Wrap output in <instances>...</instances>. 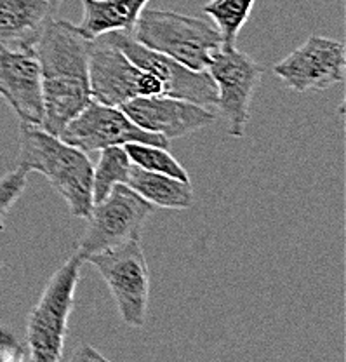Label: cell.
<instances>
[{
  "label": "cell",
  "mask_w": 346,
  "mask_h": 362,
  "mask_svg": "<svg viewBox=\"0 0 346 362\" xmlns=\"http://www.w3.org/2000/svg\"><path fill=\"white\" fill-rule=\"evenodd\" d=\"M91 44L78 26L66 20H52L35 44L42 75V129L59 136L66 124L93 100L89 86Z\"/></svg>",
  "instance_id": "6da1fadb"
},
{
  "label": "cell",
  "mask_w": 346,
  "mask_h": 362,
  "mask_svg": "<svg viewBox=\"0 0 346 362\" xmlns=\"http://www.w3.org/2000/svg\"><path fill=\"white\" fill-rule=\"evenodd\" d=\"M18 168L39 173L66 202L70 214L88 220L93 211V162L42 127L21 124V150Z\"/></svg>",
  "instance_id": "7a4b0ae2"
},
{
  "label": "cell",
  "mask_w": 346,
  "mask_h": 362,
  "mask_svg": "<svg viewBox=\"0 0 346 362\" xmlns=\"http://www.w3.org/2000/svg\"><path fill=\"white\" fill-rule=\"evenodd\" d=\"M133 37L145 47L162 52L195 71L208 70L210 59L221 51V35L202 18L174 11L145 9L133 30Z\"/></svg>",
  "instance_id": "3957f363"
},
{
  "label": "cell",
  "mask_w": 346,
  "mask_h": 362,
  "mask_svg": "<svg viewBox=\"0 0 346 362\" xmlns=\"http://www.w3.org/2000/svg\"><path fill=\"white\" fill-rule=\"evenodd\" d=\"M84 259L75 252L52 274L26 322L28 362H61Z\"/></svg>",
  "instance_id": "277c9868"
},
{
  "label": "cell",
  "mask_w": 346,
  "mask_h": 362,
  "mask_svg": "<svg viewBox=\"0 0 346 362\" xmlns=\"http://www.w3.org/2000/svg\"><path fill=\"white\" fill-rule=\"evenodd\" d=\"M152 213V204L136 192L127 185H115L103 201L93 206L88 228L78 240L77 255L85 262L97 252L139 240Z\"/></svg>",
  "instance_id": "5b68a950"
},
{
  "label": "cell",
  "mask_w": 346,
  "mask_h": 362,
  "mask_svg": "<svg viewBox=\"0 0 346 362\" xmlns=\"http://www.w3.org/2000/svg\"><path fill=\"white\" fill-rule=\"evenodd\" d=\"M85 262L100 272L114 296L120 319L143 327L150 300V269L139 240L89 256Z\"/></svg>",
  "instance_id": "8992f818"
},
{
  "label": "cell",
  "mask_w": 346,
  "mask_h": 362,
  "mask_svg": "<svg viewBox=\"0 0 346 362\" xmlns=\"http://www.w3.org/2000/svg\"><path fill=\"white\" fill-rule=\"evenodd\" d=\"M205 71L216 86V107L227 124L228 134L244 138L251 119V100L265 68L249 54L233 47L217 51Z\"/></svg>",
  "instance_id": "52a82bcc"
},
{
  "label": "cell",
  "mask_w": 346,
  "mask_h": 362,
  "mask_svg": "<svg viewBox=\"0 0 346 362\" xmlns=\"http://www.w3.org/2000/svg\"><path fill=\"white\" fill-rule=\"evenodd\" d=\"M89 86L93 100L117 108L134 98L164 94L160 82L152 74L138 68L105 37H97L91 44Z\"/></svg>",
  "instance_id": "ba28073f"
},
{
  "label": "cell",
  "mask_w": 346,
  "mask_h": 362,
  "mask_svg": "<svg viewBox=\"0 0 346 362\" xmlns=\"http://www.w3.org/2000/svg\"><path fill=\"white\" fill-rule=\"evenodd\" d=\"M103 37L117 45L138 68L152 74L160 82L164 96L179 98L208 108L216 107V86L208 71L190 70L169 56L145 47L133 33L114 32Z\"/></svg>",
  "instance_id": "9c48e42d"
},
{
  "label": "cell",
  "mask_w": 346,
  "mask_h": 362,
  "mask_svg": "<svg viewBox=\"0 0 346 362\" xmlns=\"http://www.w3.org/2000/svg\"><path fill=\"white\" fill-rule=\"evenodd\" d=\"M59 138L82 152H96L127 143H148L169 148V139L138 127L120 108L91 100L84 110L66 124Z\"/></svg>",
  "instance_id": "30bf717a"
},
{
  "label": "cell",
  "mask_w": 346,
  "mask_h": 362,
  "mask_svg": "<svg viewBox=\"0 0 346 362\" xmlns=\"http://www.w3.org/2000/svg\"><path fill=\"white\" fill-rule=\"evenodd\" d=\"M346 51L340 40L311 35L273 66L285 88L296 93L322 90L345 81Z\"/></svg>",
  "instance_id": "8fae6325"
},
{
  "label": "cell",
  "mask_w": 346,
  "mask_h": 362,
  "mask_svg": "<svg viewBox=\"0 0 346 362\" xmlns=\"http://www.w3.org/2000/svg\"><path fill=\"white\" fill-rule=\"evenodd\" d=\"M120 110L143 131L164 136L169 141L213 126L217 119L216 112L208 107L164 94L134 98Z\"/></svg>",
  "instance_id": "7c38bea8"
},
{
  "label": "cell",
  "mask_w": 346,
  "mask_h": 362,
  "mask_svg": "<svg viewBox=\"0 0 346 362\" xmlns=\"http://www.w3.org/2000/svg\"><path fill=\"white\" fill-rule=\"evenodd\" d=\"M0 96L21 124L42 127V75L35 49L0 45Z\"/></svg>",
  "instance_id": "4fadbf2b"
},
{
  "label": "cell",
  "mask_w": 346,
  "mask_h": 362,
  "mask_svg": "<svg viewBox=\"0 0 346 362\" xmlns=\"http://www.w3.org/2000/svg\"><path fill=\"white\" fill-rule=\"evenodd\" d=\"M61 0H0V45L35 47Z\"/></svg>",
  "instance_id": "5bb4252c"
},
{
  "label": "cell",
  "mask_w": 346,
  "mask_h": 362,
  "mask_svg": "<svg viewBox=\"0 0 346 362\" xmlns=\"http://www.w3.org/2000/svg\"><path fill=\"white\" fill-rule=\"evenodd\" d=\"M150 0H82L84 16L78 30L89 40L107 33H133Z\"/></svg>",
  "instance_id": "9a60e30c"
},
{
  "label": "cell",
  "mask_w": 346,
  "mask_h": 362,
  "mask_svg": "<svg viewBox=\"0 0 346 362\" xmlns=\"http://www.w3.org/2000/svg\"><path fill=\"white\" fill-rule=\"evenodd\" d=\"M126 185L152 206L165 209H188L193 206V188L190 181L145 171L133 164Z\"/></svg>",
  "instance_id": "2e32d148"
},
{
  "label": "cell",
  "mask_w": 346,
  "mask_h": 362,
  "mask_svg": "<svg viewBox=\"0 0 346 362\" xmlns=\"http://www.w3.org/2000/svg\"><path fill=\"white\" fill-rule=\"evenodd\" d=\"M256 0H209L202 11L213 18L216 30L221 35V49L237 47L240 30L244 28L251 13H253Z\"/></svg>",
  "instance_id": "e0dca14e"
},
{
  "label": "cell",
  "mask_w": 346,
  "mask_h": 362,
  "mask_svg": "<svg viewBox=\"0 0 346 362\" xmlns=\"http://www.w3.org/2000/svg\"><path fill=\"white\" fill-rule=\"evenodd\" d=\"M133 162L124 146H108L101 150L100 160L93 169V202L103 201L115 185H126Z\"/></svg>",
  "instance_id": "ac0fdd59"
},
{
  "label": "cell",
  "mask_w": 346,
  "mask_h": 362,
  "mask_svg": "<svg viewBox=\"0 0 346 362\" xmlns=\"http://www.w3.org/2000/svg\"><path fill=\"white\" fill-rule=\"evenodd\" d=\"M124 150L131 162L145 171L160 173V175L172 176V178L190 181L186 169L169 153V148L148 145V143H127L124 145Z\"/></svg>",
  "instance_id": "d6986e66"
},
{
  "label": "cell",
  "mask_w": 346,
  "mask_h": 362,
  "mask_svg": "<svg viewBox=\"0 0 346 362\" xmlns=\"http://www.w3.org/2000/svg\"><path fill=\"white\" fill-rule=\"evenodd\" d=\"M26 175L28 173L25 169L16 168L0 178V232L6 226L4 221H6V216L9 214V211L13 209L18 199L23 195L26 188Z\"/></svg>",
  "instance_id": "ffe728a7"
},
{
  "label": "cell",
  "mask_w": 346,
  "mask_h": 362,
  "mask_svg": "<svg viewBox=\"0 0 346 362\" xmlns=\"http://www.w3.org/2000/svg\"><path fill=\"white\" fill-rule=\"evenodd\" d=\"M0 362H26L25 349L6 327H0Z\"/></svg>",
  "instance_id": "44dd1931"
},
{
  "label": "cell",
  "mask_w": 346,
  "mask_h": 362,
  "mask_svg": "<svg viewBox=\"0 0 346 362\" xmlns=\"http://www.w3.org/2000/svg\"><path fill=\"white\" fill-rule=\"evenodd\" d=\"M70 362H110L103 354L97 352L91 345H80L71 356Z\"/></svg>",
  "instance_id": "7402d4cb"
},
{
  "label": "cell",
  "mask_w": 346,
  "mask_h": 362,
  "mask_svg": "<svg viewBox=\"0 0 346 362\" xmlns=\"http://www.w3.org/2000/svg\"><path fill=\"white\" fill-rule=\"evenodd\" d=\"M0 267H2V259H0Z\"/></svg>",
  "instance_id": "603a6c76"
}]
</instances>
